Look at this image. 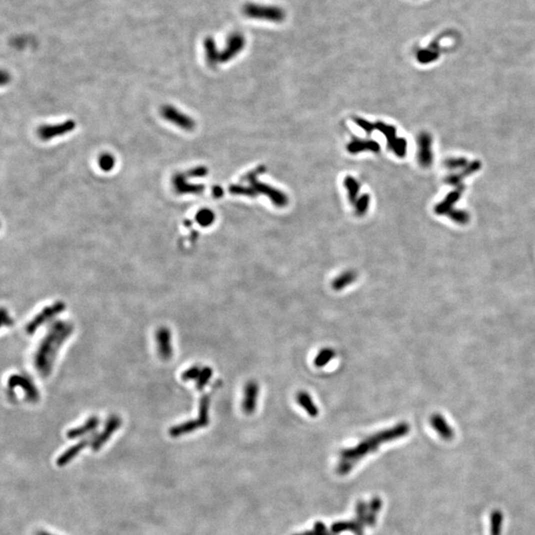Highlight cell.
Listing matches in <instances>:
<instances>
[{
    "label": "cell",
    "instance_id": "11",
    "mask_svg": "<svg viewBox=\"0 0 535 535\" xmlns=\"http://www.w3.org/2000/svg\"><path fill=\"white\" fill-rule=\"evenodd\" d=\"M430 424L441 438L445 440H451L454 437L453 428L448 424L446 420L441 414H432L430 418Z\"/></svg>",
    "mask_w": 535,
    "mask_h": 535
},
{
    "label": "cell",
    "instance_id": "8",
    "mask_svg": "<svg viewBox=\"0 0 535 535\" xmlns=\"http://www.w3.org/2000/svg\"><path fill=\"white\" fill-rule=\"evenodd\" d=\"M259 396V384L256 380H248L244 386L242 410L244 414L251 416L256 412Z\"/></svg>",
    "mask_w": 535,
    "mask_h": 535
},
{
    "label": "cell",
    "instance_id": "6",
    "mask_svg": "<svg viewBox=\"0 0 535 535\" xmlns=\"http://www.w3.org/2000/svg\"><path fill=\"white\" fill-rule=\"evenodd\" d=\"M246 46V38L240 32L231 33L227 40L226 45L222 51H220L219 62H227L241 53Z\"/></svg>",
    "mask_w": 535,
    "mask_h": 535
},
{
    "label": "cell",
    "instance_id": "19",
    "mask_svg": "<svg viewBox=\"0 0 535 535\" xmlns=\"http://www.w3.org/2000/svg\"><path fill=\"white\" fill-rule=\"evenodd\" d=\"M204 48L206 52V58L210 66H216L219 62L220 51L217 49L215 40L212 37H208L204 39Z\"/></svg>",
    "mask_w": 535,
    "mask_h": 535
},
{
    "label": "cell",
    "instance_id": "16",
    "mask_svg": "<svg viewBox=\"0 0 535 535\" xmlns=\"http://www.w3.org/2000/svg\"><path fill=\"white\" fill-rule=\"evenodd\" d=\"M90 439H84V440H82L80 442H78V444L70 447L66 451H64L58 459H56V465L58 467H64L66 465H68L88 443Z\"/></svg>",
    "mask_w": 535,
    "mask_h": 535
},
{
    "label": "cell",
    "instance_id": "9",
    "mask_svg": "<svg viewBox=\"0 0 535 535\" xmlns=\"http://www.w3.org/2000/svg\"><path fill=\"white\" fill-rule=\"evenodd\" d=\"M76 128L74 120H66L58 125H43L38 128V136L42 140H51L54 137L62 136L72 132Z\"/></svg>",
    "mask_w": 535,
    "mask_h": 535
},
{
    "label": "cell",
    "instance_id": "15",
    "mask_svg": "<svg viewBox=\"0 0 535 535\" xmlns=\"http://www.w3.org/2000/svg\"><path fill=\"white\" fill-rule=\"evenodd\" d=\"M157 343L160 357L162 359H168L172 356V346L170 334L168 329L160 328L157 332Z\"/></svg>",
    "mask_w": 535,
    "mask_h": 535
},
{
    "label": "cell",
    "instance_id": "3",
    "mask_svg": "<svg viewBox=\"0 0 535 535\" xmlns=\"http://www.w3.org/2000/svg\"><path fill=\"white\" fill-rule=\"evenodd\" d=\"M242 12L247 18L270 23H282L286 18V12L282 7L257 2L245 3L242 7Z\"/></svg>",
    "mask_w": 535,
    "mask_h": 535
},
{
    "label": "cell",
    "instance_id": "29",
    "mask_svg": "<svg viewBox=\"0 0 535 535\" xmlns=\"http://www.w3.org/2000/svg\"><path fill=\"white\" fill-rule=\"evenodd\" d=\"M202 369H200V367H192L190 368V370H188L186 372H184V374L182 376L184 380H196L198 378V374L200 373Z\"/></svg>",
    "mask_w": 535,
    "mask_h": 535
},
{
    "label": "cell",
    "instance_id": "22",
    "mask_svg": "<svg viewBox=\"0 0 535 535\" xmlns=\"http://www.w3.org/2000/svg\"><path fill=\"white\" fill-rule=\"evenodd\" d=\"M344 186L348 192V198L351 202V204H355V202L358 200V194L360 190V184L358 180H356L352 176H346L344 180Z\"/></svg>",
    "mask_w": 535,
    "mask_h": 535
},
{
    "label": "cell",
    "instance_id": "14",
    "mask_svg": "<svg viewBox=\"0 0 535 535\" xmlns=\"http://www.w3.org/2000/svg\"><path fill=\"white\" fill-rule=\"evenodd\" d=\"M357 272L353 270H348L341 272L331 282V288L335 292L343 290L348 286L352 284L357 278Z\"/></svg>",
    "mask_w": 535,
    "mask_h": 535
},
{
    "label": "cell",
    "instance_id": "27",
    "mask_svg": "<svg viewBox=\"0 0 535 535\" xmlns=\"http://www.w3.org/2000/svg\"><path fill=\"white\" fill-rule=\"evenodd\" d=\"M98 164L102 170L109 172L115 164V159L110 154H102L98 159Z\"/></svg>",
    "mask_w": 535,
    "mask_h": 535
},
{
    "label": "cell",
    "instance_id": "1",
    "mask_svg": "<svg viewBox=\"0 0 535 535\" xmlns=\"http://www.w3.org/2000/svg\"><path fill=\"white\" fill-rule=\"evenodd\" d=\"M410 428L406 422H400L392 428H388L374 433V435L364 439L358 445L345 449L340 453V459L337 466L339 475H346L355 467V465L368 454L376 452L382 444L394 441L408 434Z\"/></svg>",
    "mask_w": 535,
    "mask_h": 535
},
{
    "label": "cell",
    "instance_id": "23",
    "mask_svg": "<svg viewBox=\"0 0 535 535\" xmlns=\"http://www.w3.org/2000/svg\"><path fill=\"white\" fill-rule=\"evenodd\" d=\"M490 534L500 535L502 530L504 516L500 510H494L490 516Z\"/></svg>",
    "mask_w": 535,
    "mask_h": 535
},
{
    "label": "cell",
    "instance_id": "28",
    "mask_svg": "<svg viewBox=\"0 0 535 535\" xmlns=\"http://www.w3.org/2000/svg\"><path fill=\"white\" fill-rule=\"evenodd\" d=\"M206 174H208V168L204 166H196L188 172V176H194V178H200V176H204Z\"/></svg>",
    "mask_w": 535,
    "mask_h": 535
},
{
    "label": "cell",
    "instance_id": "10",
    "mask_svg": "<svg viewBox=\"0 0 535 535\" xmlns=\"http://www.w3.org/2000/svg\"><path fill=\"white\" fill-rule=\"evenodd\" d=\"M172 186L174 190L180 194H198L204 192V184H194L186 182V178L182 174H176L172 178Z\"/></svg>",
    "mask_w": 535,
    "mask_h": 535
},
{
    "label": "cell",
    "instance_id": "17",
    "mask_svg": "<svg viewBox=\"0 0 535 535\" xmlns=\"http://www.w3.org/2000/svg\"><path fill=\"white\" fill-rule=\"evenodd\" d=\"M62 308H64L62 304H54V306H51V308H45L39 316H37L34 318V320L32 321V322L28 325V327H27V328H28V331H29L30 333H33V332L37 329V327H38L39 325H42V324L45 322V320H50L51 318H53L54 314H56V312H60Z\"/></svg>",
    "mask_w": 535,
    "mask_h": 535
},
{
    "label": "cell",
    "instance_id": "20",
    "mask_svg": "<svg viewBox=\"0 0 535 535\" xmlns=\"http://www.w3.org/2000/svg\"><path fill=\"white\" fill-rule=\"evenodd\" d=\"M98 420L96 418H92L82 426L68 430V433H66V436L68 438H70V439L82 437V436L88 434V432L92 431L94 429H96V428H98Z\"/></svg>",
    "mask_w": 535,
    "mask_h": 535
},
{
    "label": "cell",
    "instance_id": "7",
    "mask_svg": "<svg viewBox=\"0 0 535 535\" xmlns=\"http://www.w3.org/2000/svg\"><path fill=\"white\" fill-rule=\"evenodd\" d=\"M162 116L168 122L176 125L178 127L186 131H192L196 128L194 120L186 114L180 112L176 107L172 106H164L160 109Z\"/></svg>",
    "mask_w": 535,
    "mask_h": 535
},
{
    "label": "cell",
    "instance_id": "31",
    "mask_svg": "<svg viewBox=\"0 0 535 535\" xmlns=\"http://www.w3.org/2000/svg\"><path fill=\"white\" fill-rule=\"evenodd\" d=\"M212 194L215 198H221L223 196V190L220 186H214L212 188Z\"/></svg>",
    "mask_w": 535,
    "mask_h": 535
},
{
    "label": "cell",
    "instance_id": "4",
    "mask_svg": "<svg viewBox=\"0 0 535 535\" xmlns=\"http://www.w3.org/2000/svg\"><path fill=\"white\" fill-rule=\"evenodd\" d=\"M263 172H264V166H260V168H258L256 170L248 172L245 176L244 180L249 182V186L252 190L253 196H256L257 194H265V196H267L268 198H270V200L272 202V204L274 206H276L278 208L286 206L288 204V198L284 192H282L280 190H278L276 188H272L270 186H268L266 184L260 182L258 180V178H257L258 174H262Z\"/></svg>",
    "mask_w": 535,
    "mask_h": 535
},
{
    "label": "cell",
    "instance_id": "21",
    "mask_svg": "<svg viewBox=\"0 0 535 535\" xmlns=\"http://www.w3.org/2000/svg\"><path fill=\"white\" fill-rule=\"evenodd\" d=\"M335 355H336L335 351L332 348H329V347L322 348L314 357V364L318 368H323L335 357Z\"/></svg>",
    "mask_w": 535,
    "mask_h": 535
},
{
    "label": "cell",
    "instance_id": "24",
    "mask_svg": "<svg viewBox=\"0 0 535 535\" xmlns=\"http://www.w3.org/2000/svg\"><path fill=\"white\" fill-rule=\"evenodd\" d=\"M198 223L202 227L210 226L215 220V214L208 208L200 210L196 215Z\"/></svg>",
    "mask_w": 535,
    "mask_h": 535
},
{
    "label": "cell",
    "instance_id": "13",
    "mask_svg": "<svg viewBox=\"0 0 535 535\" xmlns=\"http://www.w3.org/2000/svg\"><path fill=\"white\" fill-rule=\"evenodd\" d=\"M296 400L298 404L302 408V410L310 416V418H318L320 414L318 406L314 404L312 396L306 392V390H300L296 396Z\"/></svg>",
    "mask_w": 535,
    "mask_h": 535
},
{
    "label": "cell",
    "instance_id": "26",
    "mask_svg": "<svg viewBox=\"0 0 535 535\" xmlns=\"http://www.w3.org/2000/svg\"><path fill=\"white\" fill-rule=\"evenodd\" d=\"M212 376V370L210 367H204L202 369L198 378H196V386L198 390H202L206 384L210 382Z\"/></svg>",
    "mask_w": 535,
    "mask_h": 535
},
{
    "label": "cell",
    "instance_id": "32",
    "mask_svg": "<svg viewBox=\"0 0 535 535\" xmlns=\"http://www.w3.org/2000/svg\"><path fill=\"white\" fill-rule=\"evenodd\" d=\"M35 535H53V534H49V532H43V530H41V532H36V534H35Z\"/></svg>",
    "mask_w": 535,
    "mask_h": 535
},
{
    "label": "cell",
    "instance_id": "2",
    "mask_svg": "<svg viewBox=\"0 0 535 535\" xmlns=\"http://www.w3.org/2000/svg\"><path fill=\"white\" fill-rule=\"evenodd\" d=\"M72 329L70 325L58 322L51 328L49 334L41 343L36 356V365L44 374H48L51 370L54 357L60 347L64 339L70 334Z\"/></svg>",
    "mask_w": 535,
    "mask_h": 535
},
{
    "label": "cell",
    "instance_id": "18",
    "mask_svg": "<svg viewBox=\"0 0 535 535\" xmlns=\"http://www.w3.org/2000/svg\"><path fill=\"white\" fill-rule=\"evenodd\" d=\"M378 144L373 140H360V139H353L347 146V150L352 153H360L363 151H378Z\"/></svg>",
    "mask_w": 535,
    "mask_h": 535
},
{
    "label": "cell",
    "instance_id": "5",
    "mask_svg": "<svg viewBox=\"0 0 535 535\" xmlns=\"http://www.w3.org/2000/svg\"><path fill=\"white\" fill-rule=\"evenodd\" d=\"M210 396H204L202 400H200V418L196 420H190V422H188L186 424H180L178 426H174V428H170V435L172 437H178L180 435H184L186 433H190V432H192L198 428H204L208 424V422H210V418H208V410H210Z\"/></svg>",
    "mask_w": 535,
    "mask_h": 535
},
{
    "label": "cell",
    "instance_id": "12",
    "mask_svg": "<svg viewBox=\"0 0 535 535\" xmlns=\"http://www.w3.org/2000/svg\"><path fill=\"white\" fill-rule=\"evenodd\" d=\"M120 424L121 422L118 418H111L107 422L104 431L92 441V450L96 452L98 451L106 443L107 440L111 437L114 431L120 426Z\"/></svg>",
    "mask_w": 535,
    "mask_h": 535
},
{
    "label": "cell",
    "instance_id": "25",
    "mask_svg": "<svg viewBox=\"0 0 535 535\" xmlns=\"http://www.w3.org/2000/svg\"><path fill=\"white\" fill-rule=\"evenodd\" d=\"M355 210L356 214L359 216H362L367 214L369 206H370V196L368 194H363L362 196L358 198V200L355 202Z\"/></svg>",
    "mask_w": 535,
    "mask_h": 535
},
{
    "label": "cell",
    "instance_id": "30",
    "mask_svg": "<svg viewBox=\"0 0 535 535\" xmlns=\"http://www.w3.org/2000/svg\"><path fill=\"white\" fill-rule=\"evenodd\" d=\"M355 122H356L357 125H359L362 129H364V130H365L367 133H369V134H370V133L373 131V129H374V125H373L372 123H370V122L364 120V119L356 118V119H355Z\"/></svg>",
    "mask_w": 535,
    "mask_h": 535
}]
</instances>
